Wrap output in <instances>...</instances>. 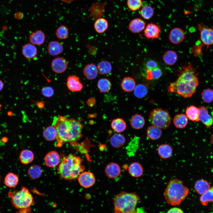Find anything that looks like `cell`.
<instances>
[{
	"instance_id": "14",
	"label": "cell",
	"mask_w": 213,
	"mask_h": 213,
	"mask_svg": "<svg viewBox=\"0 0 213 213\" xmlns=\"http://www.w3.org/2000/svg\"><path fill=\"white\" fill-rule=\"evenodd\" d=\"M66 85L68 89L72 92L80 91L83 88V85L78 77L74 75L68 76Z\"/></svg>"
},
{
	"instance_id": "52",
	"label": "cell",
	"mask_w": 213,
	"mask_h": 213,
	"mask_svg": "<svg viewBox=\"0 0 213 213\" xmlns=\"http://www.w3.org/2000/svg\"><path fill=\"white\" fill-rule=\"evenodd\" d=\"M4 83L3 82L0 80V91H1L4 87Z\"/></svg>"
},
{
	"instance_id": "4",
	"label": "cell",
	"mask_w": 213,
	"mask_h": 213,
	"mask_svg": "<svg viewBox=\"0 0 213 213\" xmlns=\"http://www.w3.org/2000/svg\"><path fill=\"white\" fill-rule=\"evenodd\" d=\"M189 193V189L184 185L183 182L175 178L169 181L163 195L168 204L177 206L186 198Z\"/></svg>"
},
{
	"instance_id": "54",
	"label": "cell",
	"mask_w": 213,
	"mask_h": 213,
	"mask_svg": "<svg viewBox=\"0 0 213 213\" xmlns=\"http://www.w3.org/2000/svg\"><path fill=\"white\" fill-rule=\"evenodd\" d=\"M211 142L213 144V133L211 136Z\"/></svg>"
},
{
	"instance_id": "15",
	"label": "cell",
	"mask_w": 213,
	"mask_h": 213,
	"mask_svg": "<svg viewBox=\"0 0 213 213\" xmlns=\"http://www.w3.org/2000/svg\"><path fill=\"white\" fill-rule=\"evenodd\" d=\"M199 109V121H201L207 128H210L213 124V118L209 114L207 108L205 106H201Z\"/></svg>"
},
{
	"instance_id": "5",
	"label": "cell",
	"mask_w": 213,
	"mask_h": 213,
	"mask_svg": "<svg viewBox=\"0 0 213 213\" xmlns=\"http://www.w3.org/2000/svg\"><path fill=\"white\" fill-rule=\"evenodd\" d=\"M140 200L135 193L121 192L114 198V213H138L136 208Z\"/></svg>"
},
{
	"instance_id": "45",
	"label": "cell",
	"mask_w": 213,
	"mask_h": 213,
	"mask_svg": "<svg viewBox=\"0 0 213 213\" xmlns=\"http://www.w3.org/2000/svg\"><path fill=\"white\" fill-rule=\"evenodd\" d=\"M55 34L57 37L59 39H66L69 36L68 29L65 26L61 25L57 28L56 30Z\"/></svg>"
},
{
	"instance_id": "39",
	"label": "cell",
	"mask_w": 213,
	"mask_h": 213,
	"mask_svg": "<svg viewBox=\"0 0 213 213\" xmlns=\"http://www.w3.org/2000/svg\"><path fill=\"white\" fill-rule=\"evenodd\" d=\"M34 155L33 152L30 150L25 149L22 151L19 156L21 162L27 164L31 162L33 160Z\"/></svg>"
},
{
	"instance_id": "46",
	"label": "cell",
	"mask_w": 213,
	"mask_h": 213,
	"mask_svg": "<svg viewBox=\"0 0 213 213\" xmlns=\"http://www.w3.org/2000/svg\"><path fill=\"white\" fill-rule=\"evenodd\" d=\"M201 96L204 102L210 103L213 101V90L210 88L204 90L201 93Z\"/></svg>"
},
{
	"instance_id": "22",
	"label": "cell",
	"mask_w": 213,
	"mask_h": 213,
	"mask_svg": "<svg viewBox=\"0 0 213 213\" xmlns=\"http://www.w3.org/2000/svg\"><path fill=\"white\" fill-rule=\"evenodd\" d=\"M105 6L104 3H94L90 9L91 12L89 17L92 19L101 18L104 14Z\"/></svg>"
},
{
	"instance_id": "53",
	"label": "cell",
	"mask_w": 213,
	"mask_h": 213,
	"mask_svg": "<svg viewBox=\"0 0 213 213\" xmlns=\"http://www.w3.org/2000/svg\"><path fill=\"white\" fill-rule=\"evenodd\" d=\"M5 143L0 138V146L4 145Z\"/></svg>"
},
{
	"instance_id": "19",
	"label": "cell",
	"mask_w": 213,
	"mask_h": 213,
	"mask_svg": "<svg viewBox=\"0 0 213 213\" xmlns=\"http://www.w3.org/2000/svg\"><path fill=\"white\" fill-rule=\"evenodd\" d=\"M146 25V22L143 20L139 18H136L132 20L130 22L128 28L132 33H138L144 29Z\"/></svg>"
},
{
	"instance_id": "47",
	"label": "cell",
	"mask_w": 213,
	"mask_h": 213,
	"mask_svg": "<svg viewBox=\"0 0 213 213\" xmlns=\"http://www.w3.org/2000/svg\"><path fill=\"white\" fill-rule=\"evenodd\" d=\"M141 0H127V5L130 9L136 11L140 9L142 6Z\"/></svg>"
},
{
	"instance_id": "26",
	"label": "cell",
	"mask_w": 213,
	"mask_h": 213,
	"mask_svg": "<svg viewBox=\"0 0 213 213\" xmlns=\"http://www.w3.org/2000/svg\"><path fill=\"white\" fill-rule=\"evenodd\" d=\"M136 86L135 80L130 77H125L122 80L121 83L122 89L127 92H130L134 91Z\"/></svg>"
},
{
	"instance_id": "55",
	"label": "cell",
	"mask_w": 213,
	"mask_h": 213,
	"mask_svg": "<svg viewBox=\"0 0 213 213\" xmlns=\"http://www.w3.org/2000/svg\"><path fill=\"white\" fill-rule=\"evenodd\" d=\"M0 179H1V177H0Z\"/></svg>"
},
{
	"instance_id": "32",
	"label": "cell",
	"mask_w": 213,
	"mask_h": 213,
	"mask_svg": "<svg viewBox=\"0 0 213 213\" xmlns=\"http://www.w3.org/2000/svg\"><path fill=\"white\" fill-rule=\"evenodd\" d=\"M111 125L112 129L117 133L123 132L126 128V122L121 118H117L113 120Z\"/></svg>"
},
{
	"instance_id": "40",
	"label": "cell",
	"mask_w": 213,
	"mask_h": 213,
	"mask_svg": "<svg viewBox=\"0 0 213 213\" xmlns=\"http://www.w3.org/2000/svg\"><path fill=\"white\" fill-rule=\"evenodd\" d=\"M97 86L100 92L105 93L108 92L110 90L112 84L108 79L102 78L98 80Z\"/></svg>"
},
{
	"instance_id": "6",
	"label": "cell",
	"mask_w": 213,
	"mask_h": 213,
	"mask_svg": "<svg viewBox=\"0 0 213 213\" xmlns=\"http://www.w3.org/2000/svg\"><path fill=\"white\" fill-rule=\"evenodd\" d=\"M8 195L11 199L12 205L18 210L16 213H30L33 198L28 188L23 187L19 191H9Z\"/></svg>"
},
{
	"instance_id": "56",
	"label": "cell",
	"mask_w": 213,
	"mask_h": 213,
	"mask_svg": "<svg viewBox=\"0 0 213 213\" xmlns=\"http://www.w3.org/2000/svg\"></svg>"
},
{
	"instance_id": "21",
	"label": "cell",
	"mask_w": 213,
	"mask_h": 213,
	"mask_svg": "<svg viewBox=\"0 0 213 213\" xmlns=\"http://www.w3.org/2000/svg\"><path fill=\"white\" fill-rule=\"evenodd\" d=\"M83 72L85 78L88 80H92L97 77L99 73L97 67L93 63L87 64L84 67Z\"/></svg>"
},
{
	"instance_id": "24",
	"label": "cell",
	"mask_w": 213,
	"mask_h": 213,
	"mask_svg": "<svg viewBox=\"0 0 213 213\" xmlns=\"http://www.w3.org/2000/svg\"><path fill=\"white\" fill-rule=\"evenodd\" d=\"M22 52L25 57L28 59H31L36 56L37 49L34 45L31 43H27L23 46Z\"/></svg>"
},
{
	"instance_id": "8",
	"label": "cell",
	"mask_w": 213,
	"mask_h": 213,
	"mask_svg": "<svg viewBox=\"0 0 213 213\" xmlns=\"http://www.w3.org/2000/svg\"><path fill=\"white\" fill-rule=\"evenodd\" d=\"M201 40L207 47L213 44V29L206 27L202 24L198 25Z\"/></svg>"
},
{
	"instance_id": "1",
	"label": "cell",
	"mask_w": 213,
	"mask_h": 213,
	"mask_svg": "<svg viewBox=\"0 0 213 213\" xmlns=\"http://www.w3.org/2000/svg\"><path fill=\"white\" fill-rule=\"evenodd\" d=\"M178 77L168 86L169 92L175 93L185 98L191 97L199 85L196 69L191 64L182 65L178 70Z\"/></svg>"
},
{
	"instance_id": "27",
	"label": "cell",
	"mask_w": 213,
	"mask_h": 213,
	"mask_svg": "<svg viewBox=\"0 0 213 213\" xmlns=\"http://www.w3.org/2000/svg\"><path fill=\"white\" fill-rule=\"evenodd\" d=\"M145 121L143 117L138 114L133 115L130 120V124L131 127L135 130L143 128L145 125Z\"/></svg>"
},
{
	"instance_id": "17",
	"label": "cell",
	"mask_w": 213,
	"mask_h": 213,
	"mask_svg": "<svg viewBox=\"0 0 213 213\" xmlns=\"http://www.w3.org/2000/svg\"><path fill=\"white\" fill-rule=\"evenodd\" d=\"M46 36L44 33L41 30H38L32 32L29 35V40L30 43L34 45L40 46L44 42Z\"/></svg>"
},
{
	"instance_id": "28",
	"label": "cell",
	"mask_w": 213,
	"mask_h": 213,
	"mask_svg": "<svg viewBox=\"0 0 213 213\" xmlns=\"http://www.w3.org/2000/svg\"><path fill=\"white\" fill-rule=\"evenodd\" d=\"M162 59L165 64L167 65L172 66L174 64L178 59V56L174 51L169 50L163 54Z\"/></svg>"
},
{
	"instance_id": "3",
	"label": "cell",
	"mask_w": 213,
	"mask_h": 213,
	"mask_svg": "<svg viewBox=\"0 0 213 213\" xmlns=\"http://www.w3.org/2000/svg\"><path fill=\"white\" fill-rule=\"evenodd\" d=\"M82 161L80 157L74 154H70L65 156L57 168L60 176L67 180L77 179L84 170Z\"/></svg>"
},
{
	"instance_id": "41",
	"label": "cell",
	"mask_w": 213,
	"mask_h": 213,
	"mask_svg": "<svg viewBox=\"0 0 213 213\" xmlns=\"http://www.w3.org/2000/svg\"><path fill=\"white\" fill-rule=\"evenodd\" d=\"M201 204L206 206L209 202H213V186L201 196L200 199Z\"/></svg>"
},
{
	"instance_id": "18",
	"label": "cell",
	"mask_w": 213,
	"mask_h": 213,
	"mask_svg": "<svg viewBox=\"0 0 213 213\" xmlns=\"http://www.w3.org/2000/svg\"><path fill=\"white\" fill-rule=\"evenodd\" d=\"M106 176L109 178H114L118 177L121 173V168L117 163L111 162L108 164L105 169Z\"/></svg>"
},
{
	"instance_id": "10",
	"label": "cell",
	"mask_w": 213,
	"mask_h": 213,
	"mask_svg": "<svg viewBox=\"0 0 213 213\" xmlns=\"http://www.w3.org/2000/svg\"><path fill=\"white\" fill-rule=\"evenodd\" d=\"M78 180L80 185L85 188L92 186L96 181L93 174L88 171L81 172L78 177Z\"/></svg>"
},
{
	"instance_id": "9",
	"label": "cell",
	"mask_w": 213,
	"mask_h": 213,
	"mask_svg": "<svg viewBox=\"0 0 213 213\" xmlns=\"http://www.w3.org/2000/svg\"><path fill=\"white\" fill-rule=\"evenodd\" d=\"M146 78L148 80L156 79L159 78L162 72L157 62L153 60L148 61L146 65Z\"/></svg>"
},
{
	"instance_id": "29",
	"label": "cell",
	"mask_w": 213,
	"mask_h": 213,
	"mask_svg": "<svg viewBox=\"0 0 213 213\" xmlns=\"http://www.w3.org/2000/svg\"><path fill=\"white\" fill-rule=\"evenodd\" d=\"M125 142V139L122 135L116 133L112 135L110 139V143L114 147L118 148L123 146Z\"/></svg>"
},
{
	"instance_id": "23",
	"label": "cell",
	"mask_w": 213,
	"mask_h": 213,
	"mask_svg": "<svg viewBox=\"0 0 213 213\" xmlns=\"http://www.w3.org/2000/svg\"><path fill=\"white\" fill-rule=\"evenodd\" d=\"M128 170L129 174L134 178L141 177L143 172L142 166L138 162H134L131 163L128 167Z\"/></svg>"
},
{
	"instance_id": "7",
	"label": "cell",
	"mask_w": 213,
	"mask_h": 213,
	"mask_svg": "<svg viewBox=\"0 0 213 213\" xmlns=\"http://www.w3.org/2000/svg\"><path fill=\"white\" fill-rule=\"evenodd\" d=\"M149 121L152 125L161 129H166L170 125L171 118L167 111L161 108L153 109L150 112Z\"/></svg>"
},
{
	"instance_id": "12",
	"label": "cell",
	"mask_w": 213,
	"mask_h": 213,
	"mask_svg": "<svg viewBox=\"0 0 213 213\" xmlns=\"http://www.w3.org/2000/svg\"><path fill=\"white\" fill-rule=\"evenodd\" d=\"M160 29L157 25L149 23L145 27L144 30V35L146 38L149 39H154L159 38Z\"/></svg>"
},
{
	"instance_id": "36",
	"label": "cell",
	"mask_w": 213,
	"mask_h": 213,
	"mask_svg": "<svg viewBox=\"0 0 213 213\" xmlns=\"http://www.w3.org/2000/svg\"><path fill=\"white\" fill-rule=\"evenodd\" d=\"M108 23L107 20L104 18H100L96 20L94 25L95 31L99 33L104 32L107 29Z\"/></svg>"
},
{
	"instance_id": "43",
	"label": "cell",
	"mask_w": 213,
	"mask_h": 213,
	"mask_svg": "<svg viewBox=\"0 0 213 213\" xmlns=\"http://www.w3.org/2000/svg\"><path fill=\"white\" fill-rule=\"evenodd\" d=\"M154 13L153 8L149 6H144L141 8L140 14L143 18L148 20L151 18Z\"/></svg>"
},
{
	"instance_id": "35",
	"label": "cell",
	"mask_w": 213,
	"mask_h": 213,
	"mask_svg": "<svg viewBox=\"0 0 213 213\" xmlns=\"http://www.w3.org/2000/svg\"><path fill=\"white\" fill-rule=\"evenodd\" d=\"M19 178L16 174L10 172L7 173L4 178V183L7 187L12 188L15 187L19 182Z\"/></svg>"
},
{
	"instance_id": "34",
	"label": "cell",
	"mask_w": 213,
	"mask_h": 213,
	"mask_svg": "<svg viewBox=\"0 0 213 213\" xmlns=\"http://www.w3.org/2000/svg\"><path fill=\"white\" fill-rule=\"evenodd\" d=\"M199 108L193 105L187 107L185 110V114L187 118L193 121L199 122Z\"/></svg>"
},
{
	"instance_id": "11",
	"label": "cell",
	"mask_w": 213,
	"mask_h": 213,
	"mask_svg": "<svg viewBox=\"0 0 213 213\" xmlns=\"http://www.w3.org/2000/svg\"><path fill=\"white\" fill-rule=\"evenodd\" d=\"M51 67L54 72L57 74H61L67 70L68 63L65 59L62 57H58L52 60Z\"/></svg>"
},
{
	"instance_id": "42",
	"label": "cell",
	"mask_w": 213,
	"mask_h": 213,
	"mask_svg": "<svg viewBox=\"0 0 213 213\" xmlns=\"http://www.w3.org/2000/svg\"><path fill=\"white\" fill-rule=\"evenodd\" d=\"M148 87L145 84H140L136 86L134 94L136 97L141 98L145 97L148 92Z\"/></svg>"
},
{
	"instance_id": "20",
	"label": "cell",
	"mask_w": 213,
	"mask_h": 213,
	"mask_svg": "<svg viewBox=\"0 0 213 213\" xmlns=\"http://www.w3.org/2000/svg\"><path fill=\"white\" fill-rule=\"evenodd\" d=\"M48 54L52 56H56L62 54L64 51L63 45L57 41H51L47 47Z\"/></svg>"
},
{
	"instance_id": "44",
	"label": "cell",
	"mask_w": 213,
	"mask_h": 213,
	"mask_svg": "<svg viewBox=\"0 0 213 213\" xmlns=\"http://www.w3.org/2000/svg\"><path fill=\"white\" fill-rule=\"evenodd\" d=\"M28 176L33 179L37 178L40 177L42 171L41 167L34 165L30 166L28 170Z\"/></svg>"
},
{
	"instance_id": "51",
	"label": "cell",
	"mask_w": 213,
	"mask_h": 213,
	"mask_svg": "<svg viewBox=\"0 0 213 213\" xmlns=\"http://www.w3.org/2000/svg\"><path fill=\"white\" fill-rule=\"evenodd\" d=\"M63 2L65 3H69L72 2L75 0H60Z\"/></svg>"
},
{
	"instance_id": "2",
	"label": "cell",
	"mask_w": 213,
	"mask_h": 213,
	"mask_svg": "<svg viewBox=\"0 0 213 213\" xmlns=\"http://www.w3.org/2000/svg\"><path fill=\"white\" fill-rule=\"evenodd\" d=\"M52 125L57 132V147L65 143L75 142L82 137L83 125L79 120L61 116L54 119Z\"/></svg>"
},
{
	"instance_id": "13",
	"label": "cell",
	"mask_w": 213,
	"mask_h": 213,
	"mask_svg": "<svg viewBox=\"0 0 213 213\" xmlns=\"http://www.w3.org/2000/svg\"><path fill=\"white\" fill-rule=\"evenodd\" d=\"M185 37L184 31L181 28L177 27L172 29L170 31L169 38L170 42L173 44H177L181 43L184 40Z\"/></svg>"
},
{
	"instance_id": "37",
	"label": "cell",
	"mask_w": 213,
	"mask_h": 213,
	"mask_svg": "<svg viewBox=\"0 0 213 213\" xmlns=\"http://www.w3.org/2000/svg\"><path fill=\"white\" fill-rule=\"evenodd\" d=\"M98 72L101 75L109 74L112 71V67L110 62L107 60H104L100 61L97 66Z\"/></svg>"
},
{
	"instance_id": "16",
	"label": "cell",
	"mask_w": 213,
	"mask_h": 213,
	"mask_svg": "<svg viewBox=\"0 0 213 213\" xmlns=\"http://www.w3.org/2000/svg\"><path fill=\"white\" fill-rule=\"evenodd\" d=\"M60 158L58 153L52 151L48 153L44 158L45 164L50 167H54L60 163Z\"/></svg>"
},
{
	"instance_id": "25",
	"label": "cell",
	"mask_w": 213,
	"mask_h": 213,
	"mask_svg": "<svg viewBox=\"0 0 213 213\" xmlns=\"http://www.w3.org/2000/svg\"><path fill=\"white\" fill-rule=\"evenodd\" d=\"M173 150L172 146L167 144L160 145L157 149V152L160 158L167 159L170 158L172 154Z\"/></svg>"
},
{
	"instance_id": "31",
	"label": "cell",
	"mask_w": 213,
	"mask_h": 213,
	"mask_svg": "<svg viewBox=\"0 0 213 213\" xmlns=\"http://www.w3.org/2000/svg\"><path fill=\"white\" fill-rule=\"evenodd\" d=\"M173 122L176 128L183 129L185 128L187 125L188 118L184 114H177L174 117Z\"/></svg>"
},
{
	"instance_id": "48",
	"label": "cell",
	"mask_w": 213,
	"mask_h": 213,
	"mask_svg": "<svg viewBox=\"0 0 213 213\" xmlns=\"http://www.w3.org/2000/svg\"><path fill=\"white\" fill-rule=\"evenodd\" d=\"M41 92L43 95L46 97H51L54 93V91L52 88L49 86L43 87L41 89Z\"/></svg>"
},
{
	"instance_id": "50",
	"label": "cell",
	"mask_w": 213,
	"mask_h": 213,
	"mask_svg": "<svg viewBox=\"0 0 213 213\" xmlns=\"http://www.w3.org/2000/svg\"><path fill=\"white\" fill-rule=\"evenodd\" d=\"M43 104V102H38L37 104L38 106L40 108H42L44 106Z\"/></svg>"
},
{
	"instance_id": "30",
	"label": "cell",
	"mask_w": 213,
	"mask_h": 213,
	"mask_svg": "<svg viewBox=\"0 0 213 213\" xmlns=\"http://www.w3.org/2000/svg\"><path fill=\"white\" fill-rule=\"evenodd\" d=\"M162 129L153 125L149 126L146 130L147 137L152 140H156L159 138L162 135Z\"/></svg>"
},
{
	"instance_id": "38",
	"label": "cell",
	"mask_w": 213,
	"mask_h": 213,
	"mask_svg": "<svg viewBox=\"0 0 213 213\" xmlns=\"http://www.w3.org/2000/svg\"><path fill=\"white\" fill-rule=\"evenodd\" d=\"M57 135V130L53 125L47 127L43 132V137L48 141H52L56 139Z\"/></svg>"
},
{
	"instance_id": "49",
	"label": "cell",
	"mask_w": 213,
	"mask_h": 213,
	"mask_svg": "<svg viewBox=\"0 0 213 213\" xmlns=\"http://www.w3.org/2000/svg\"><path fill=\"white\" fill-rule=\"evenodd\" d=\"M167 213H184L178 207H173L169 209Z\"/></svg>"
},
{
	"instance_id": "33",
	"label": "cell",
	"mask_w": 213,
	"mask_h": 213,
	"mask_svg": "<svg viewBox=\"0 0 213 213\" xmlns=\"http://www.w3.org/2000/svg\"><path fill=\"white\" fill-rule=\"evenodd\" d=\"M210 187L209 183L206 180L204 179L197 180L194 185V188L196 192L201 195L206 191Z\"/></svg>"
}]
</instances>
